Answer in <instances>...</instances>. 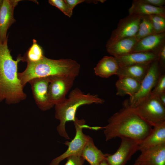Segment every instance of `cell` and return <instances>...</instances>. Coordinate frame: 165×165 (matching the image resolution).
Instances as JSON below:
<instances>
[{"mask_svg": "<svg viewBox=\"0 0 165 165\" xmlns=\"http://www.w3.org/2000/svg\"><path fill=\"white\" fill-rule=\"evenodd\" d=\"M123 104V108L111 116L107 124L102 127L105 140L125 137L140 142L148 135L152 127L132 109L127 100Z\"/></svg>", "mask_w": 165, "mask_h": 165, "instance_id": "cell-1", "label": "cell"}, {"mask_svg": "<svg viewBox=\"0 0 165 165\" xmlns=\"http://www.w3.org/2000/svg\"><path fill=\"white\" fill-rule=\"evenodd\" d=\"M8 40V36L3 42L0 40V102L12 104L25 100L27 96L18 76L20 57L16 60L13 58Z\"/></svg>", "mask_w": 165, "mask_h": 165, "instance_id": "cell-2", "label": "cell"}, {"mask_svg": "<svg viewBox=\"0 0 165 165\" xmlns=\"http://www.w3.org/2000/svg\"><path fill=\"white\" fill-rule=\"evenodd\" d=\"M26 69L18 72V76L24 87L31 80L37 78L68 76L76 78L79 75L80 65L71 59L54 60L45 56L36 62H27Z\"/></svg>", "mask_w": 165, "mask_h": 165, "instance_id": "cell-3", "label": "cell"}, {"mask_svg": "<svg viewBox=\"0 0 165 165\" xmlns=\"http://www.w3.org/2000/svg\"><path fill=\"white\" fill-rule=\"evenodd\" d=\"M105 102L104 100L97 94H84L78 88L73 89L70 93L68 98L54 105L55 117L60 121L57 128L59 135L66 139H70L66 130L65 125L67 122H73L75 121L76 112L80 106L92 104H102Z\"/></svg>", "mask_w": 165, "mask_h": 165, "instance_id": "cell-4", "label": "cell"}, {"mask_svg": "<svg viewBox=\"0 0 165 165\" xmlns=\"http://www.w3.org/2000/svg\"><path fill=\"white\" fill-rule=\"evenodd\" d=\"M130 108L142 119L152 127L165 122V106L157 97L151 93L137 105Z\"/></svg>", "mask_w": 165, "mask_h": 165, "instance_id": "cell-5", "label": "cell"}, {"mask_svg": "<svg viewBox=\"0 0 165 165\" xmlns=\"http://www.w3.org/2000/svg\"><path fill=\"white\" fill-rule=\"evenodd\" d=\"M84 119H79L77 117L73 122L75 134L73 139L70 141H66L65 145L68 147L67 150L60 156L53 159L50 165H59L63 160L73 155L81 156L82 150L86 143L89 136L84 134L83 128L97 130L99 127H90L85 124Z\"/></svg>", "mask_w": 165, "mask_h": 165, "instance_id": "cell-6", "label": "cell"}, {"mask_svg": "<svg viewBox=\"0 0 165 165\" xmlns=\"http://www.w3.org/2000/svg\"><path fill=\"white\" fill-rule=\"evenodd\" d=\"M161 71L157 59L150 64L146 74L141 82L138 91L133 96L130 97L129 100H127L130 107L135 106L149 96L161 74Z\"/></svg>", "mask_w": 165, "mask_h": 165, "instance_id": "cell-7", "label": "cell"}, {"mask_svg": "<svg viewBox=\"0 0 165 165\" xmlns=\"http://www.w3.org/2000/svg\"><path fill=\"white\" fill-rule=\"evenodd\" d=\"M75 78L68 76L50 77L48 87L49 99L54 106L65 100L66 96L72 86Z\"/></svg>", "mask_w": 165, "mask_h": 165, "instance_id": "cell-8", "label": "cell"}, {"mask_svg": "<svg viewBox=\"0 0 165 165\" xmlns=\"http://www.w3.org/2000/svg\"><path fill=\"white\" fill-rule=\"evenodd\" d=\"M121 139L120 145L116 152L112 154H106V160L110 165H126L138 151L139 142L128 138Z\"/></svg>", "mask_w": 165, "mask_h": 165, "instance_id": "cell-9", "label": "cell"}, {"mask_svg": "<svg viewBox=\"0 0 165 165\" xmlns=\"http://www.w3.org/2000/svg\"><path fill=\"white\" fill-rule=\"evenodd\" d=\"M143 16L129 14L121 19L109 40L114 41L135 36Z\"/></svg>", "mask_w": 165, "mask_h": 165, "instance_id": "cell-10", "label": "cell"}, {"mask_svg": "<svg viewBox=\"0 0 165 165\" xmlns=\"http://www.w3.org/2000/svg\"><path fill=\"white\" fill-rule=\"evenodd\" d=\"M50 79V77L37 78L28 82L31 86L35 102L42 111L49 110L54 106L49 99L48 87Z\"/></svg>", "mask_w": 165, "mask_h": 165, "instance_id": "cell-11", "label": "cell"}, {"mask_svg": "<svg viewBox=\"0 0 165 165\" xmlns=\"http://www.w3.org/2000/svg\"><path fill=\"white\" fill-rule=\"evenodd\" d=\"M20 0H3L0 8V40L4 42L8 35L7 31L16 22L14 17L15 7Z\"/></svg>", "mask_w": 165, "mask_h": 165, "instance_id": "cell-12", "label": "cell"}, {"mask_svg": "<svg viewBox=\"0 0 165 165\" xmlns=\"http://www.w3.org/2000/svg\"><path fill=\"white\" fill-rule=\"evenodd\" d=\"M140 151L135 161L138 165H165V143Z\"/></svg>", "mask_w": 165, "mask_h": 165, "instance_id": "cell-13", "label": "cell"}, {"mask_svg": "<svg viewBox=\"0 0 165 165\" xmlns=\"http://www.w3.org/2000/svg\"><path fill=\"white\" fill-rule=\"evenodd\" d=\"M137 42L135 36L114 41L108 39L106 47L109 54L118 58L131 53Z\"/></svg>", "mask_w": 165, "mask_h": 165, "instance_id": "cell-14", "label": "cell"}, {"mask_svg": "<svg viewBox=\"0 0 165 165\" xmlns=\"http://www.w3.org/2000/svg\"><path fill=\"white\" fill-rule=\"evenodd\" d=\"M165 45V32L149 35L138 41L132 53L150 52L158 54Z\"/></svg>", "mask_w": 165, "mask_h": 165, "instance_id": "cell-15", "label": "cell"}, {"mask_svg": "<svg viewBox=\"0 0 165 165\" xmlns=\"http://www.w3.org/2000/svg\"><path fill=\"white\" fill-rule=\"evenodd\" d=\"M119 67L133 64L150 63L157 60V54L150 52L132 53L116 58Z\"/></svg>", "mask_w": 165, "mask_h": 165, "instance_id": "cell-16", "label": "cell"}, {"mask_svg": "<svg viewBox=\"0 0 165 165\" xmlns=\"http://www.w3.org/2000/svg\"><path fill=\"white\" fill-rule=\"evenodd\" d=\"M165 143V122L153 127L148 135L140 142L138 151Z\"/></svg>", "mask_w": 165, "mask_h": 165, "instance_id": "cell-17", "label": "cell"}, {"mask_svg": "<svg viewBox=\"0 0 165 165\" xmlns=\"http://www.w3.org/2000/svg\"><path fill=\"white\" fill-rule=\"evenodd\" d=\"M116 58L112 56H104L94 68L95 75L103 78L116 75L119 68Z\"/></svg>", "mask_w": 165, "mask_h": 165, "instance_id": "cell-18", "label": "cell"}, {"mask_svg": "<svg viewBox=\"0 0 165 165\" xmlns=\"http://www.w3.org/2000/svg\"><path fill=\"white\" fill-rule=\"evenodd\" d=\"M129 14L141 16L158 15L165 17V7L154 6L142 2L141 0H134L128 9Z\"/></svg>", "mask_w": 165, "mask_h": 165, "instance_id": "cell-19", "label": "cell"}, {"mask_svg": "<svg viewBox=\"0 0 165 165\" xmlns=\"http://www.w3.org/2000/svg\"><path fill=\"white\" fill-rule=\"evenodd\" d=\"M81 156L90 165H99L106 160V154L103 152L95 146L92 138L89 136L82 150Z\"/></svg>", "mask_w": 165, "mask_h": 165, "instance_id": "cell-20", "label": "cell"}, {"mask_svg": "<svg viewBox=\"0 0 165 165\" xmlns=\"http://www.w3.org/2000/svg\"><path fill=\"white\" fill-rule=\"evenodd\" d=\"M150 63L133 64L119 67L116 75L119 78L129 77L141 82L146 74Z\"/></svg>", "mask_w": 165, "mask_h": 165, "instance_id": "cell-21", "label": "cell"}, {"mask_svg": "<svg viewBox=\"0 0 165 165\" xmlns=\"http://www.w3.org/2000/svg\"><path fill=\"white\" fill-rule=\"evenodd\" d=\"M115 85L117 95L123 97L128 95L131 97L138 91L141 82L130 78L122 77L119 78Z\"/></svg>", "mask_w": 165, "mask_h": 165, "instance_id": "cell-22", "label": "cell"}, {"mask_svg": "<svg viewBox=\"0 0 165 165\" xmlns=\"http://www.w3.org/2000/svg\"><path fill=\"white\" fill-rule=\"evenodd\" d=\"M32 44L24 57H20L21 61L30 62H36L41 60L44 56L42 47L33 39Z\"/></svg>", "mask_w": 165, "mask_h": 165, "instance_id": "cell-23", "label": "cell"}, {"mask_svg": "<svg viewBox=\"0 0 165 165\" xmlns=\"http://www.w3.org/2000/svg\"><path fill=\"white\" fill-rule=\"evenodd\" d=\"M155 34L149 16H143L135 36L138 42L145 37Z\"/></svg>", "mask_w": 165, "mask_h": 165, "instance_id": "cell-24", "label": "cell"}, {"mask_svg": "<svg viewBox=\"0 0 165 165\" xmlns=\"http://www.w3.org/2000/svg\"><path fill=\"white\" fill-rule=\"evenodd\" d=\"M156 34L165 32V17L158 15L149 16Z\"/></svg>", "mask_w": 165, "mask_h": 165, "instance_id": "cell-25", "label": "cell"}, {"mask_svg": "<svg viewBox=\"0 0 165 165\" xmlns=\"http://www.w3.org/2000/svg\"><path fill=\"white\" fill-rule=\"evenodd\" d=\"M48 2L51 5L59 9L65 15L69 17H71L72 16V12L70 11L64 0H49Z\"/></svg>", "mask_w": 165, "mask_h": 165, "instance_id": "cell-26", "label": "cell"}, {"mask_svg": "<svg viewBox=\"0 0 165 165\" xmlns=\"http://www.w3.org/2000/svg\"><path fill=\"white\" fill-rule=\"evenodd\" d=\"M165 92V75L161 74L160 75L157 82L152 90L151 93L153 95L157 96Z\"/></svg>", "mask_w": 165, "mask_h": 165, "instance_id": "cell-27", "label": "cell"}, {"mask_svg": "<svg viewBox=\"0 0 165 165\" xmlns=\"http://www.w3.org/2000/svg\"><path fill=\"white\" fill-rule=\"evenodd\" d=\"M85 160L81 156L73 155L67 158L64 165H83Z\"/></svg>", "mask_w": 165, "mask_h": 165, "instance_id": "cell-28", "label": "cell"}, {"mask_svg": "<svg viewBox=\"0 0 165 165\" xmlns=\"http://www.w3.org/2000/svg\"><path fill=\"white\" fill-rule=\"evenodd\" d=\"M157 60L161 70L165 68V45L161 48L158 53Z\"/></svg>", "mask_w": 165, "mask_h": 165, "instance_id": "cell-29", "label": "cell"}, {"mask_svg": "<svg viewBox=\"0 0 165 165\" xmlns=\"http://www.w3.org/2000/svg\"><path fill=\"white\" fill-rule=\"evenodd\" d=\"M141 1L143 2L156 7H164V6L165 4V0H141Z\"/></svg>", "mask_w": 165, "mask_h": 165, "instance_id": "cell-30", "label": "cell"}, {"mask_svg": "<svg viewBox=\"0 0 165 165\" xmlns=\"http://www.w3.org/2000/svg\"><path fill=\"white\" fill-rule=\"evenodd\" d=\"M70 11L72 12L74 7L77 4L84 2L83 0H64Z\"/></svg>", "mask_w": 165, "mask_h": 165, "instance_id": "cell-31", "label": "cell"}, {"mask_svg": "<svg viewBox=\"0 0 165 165\" xmlns=\"http://www.w3.org/2000/svg\"><path fill=\"white\" fill-rule=\"evenodd\" d=\"M161 103L165 106V92L156 96Z\"/></svg>", "mask_w": 165, "mask_h": 165, "instance_id": "cell-32", "label": "cell"}, {"mask_svg": "<svg viewBox=\"0 0 165 165\" xmlns=\"http://www.w3.org/2000/svg\"><path fill=\"white\" fill-rule=\"evenodd\" d=\"M99 165H110L106 161V160H104L101 162Z\"/></svg>", "mask_w": 165, "mask_h": 165, "instance_id": "cell-33", "label": "cell"}, {"mask_svg": "<svg viewBox=\"0 0 165 165\" xmlns=\"http://www.w3.org/2000/svg\"><path fill=\"white\" fill-rule=\"evenodd\" d=\"M2 1H3V0H0V8L2 4Z\"/></svg>", "mask_w": 165, "mask_h": 165, "instance_id": "cell-34", "label": "cell"}, {"mask_svg": "<svg viewBox=\"0 0 165 165\" xmlns=\"http://www.w3.org/2000/svg\"><path fill=\"white\" fill-rule=\"evenodd\" d=\"M133 165H138L137 164L134 163Z\"/></svg>", "mask_w": 165, "mask_h": 165, "instance_id": "cell-35", "label": "cell"}]
</instances>
